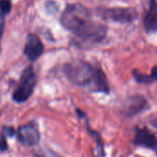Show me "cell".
I'll return each instance as SVG.
<instances>
[{"label": "cell", "instance_id": "cell-14", "mask_svg": "<svg viewBox=\"0 0 157 157\" xmlns=\"http://www.w3.org/2000/svg\"><path fill=\"white\" fill-rule=\"evenodd\" d=\"M4 27H5V18L2 14H0V40H1L3 35Z\"/></svg>", "mask_w": 157, "mask_h": 157}, {"label": "cell", "instance_id": "cell-9", "mask_svg": "<svg viewBox=\"0 0 157 157\" xmlns=\"http://www.w3.org/2000/svg\"><path fill=\"white\" fill-rule=\"evenodd\" d=\"M146 105H147V102L142 96H140V95L131 96L127 101V104L125 106L126 115H128V116L136 115V114L141 112L145 108Z\"/></svg>", "mask_w": 157, "mask_h": 157}, {"label": "cell", "instance_id": "cell-11", "mask_svg": "<svg viewBox=\"0 0 157 157\" xmlns=\"http://www.w3.org/2000/svg\"><path fill=\"white\" fill-rule=\"evenodd\" d=\"M35 155L37 157H60L58 154L49 149H41L40 151L35 152Z\"/></svg>", "mask_w": 157, "mask_h": 157}, {"label": "cell", "instance_id": "cell-7", "mask_svg": "<svg viewBox=\"0 0 157 157\" xmlns=\"http://www.w3.org/2000/svg\"><path fill=\"white\" fill-rule=\"evenodd\" d=\"M43 52H44V45L40 38L35 34H29L24 48V53L26 56L30 60L35 61L37 58L41 56Z\"/></svg>", "mask_w": 157, "mask_h": 157}, {"label": "cell", "instance_id": "cell-4", "mask_svg": "<svg viewBox=\"0 0 157 157\" xmlns=\"http://www.w3.org/2000/svg\"><path fill=\"white\" fill-rule=\"evenodd\" d=\"M37 82V77L32 67H27L21 75V82L13 94V99L17 103H23L32 95Z\"/></svg>", "mask_w": 157, "mask_h": 157}, {"label": "cell", "instance_id": "cell-8", "mask_svg": "<svg viewBox=\"0 0 157 157\" xmlns=\"http://www.w3.org/2000/svg\"><path fill=\"white\" fill-rule=\"evenodd\" d=\"M134 143L136 145L150 148V149L157 148V139L147 128L136 129Z\"/></svg>", "mask_w": 157, "mask_h": 157}, {"label": "cell", "instance_id": "cell-1", "mask_svg": "<svg viewBox=\"0 0 157 157\" xmlns=\"http://www.w3.org/2000/svg\"><path fill=\"white\" fill-rule=\"evenodd\" d=\"M60 22L66 30L87 43H100L107 34V27L94 21L88 9L78 3L66 7Z\"/></svg>", "mask_w": 157, "mask_h": 157}, {"label": "cell", "instance_id": "cell-13", "mask_svg": "<svg viewBox=\"0 0 157 157\" xmlns=\"http://www.w3.org/2000/svg\"><path fill=\"white\" fill-rule=\"evenodd\" d=\"M45 9H46V11L50 14H55L56 12H57L58 10V6L56 2L54 1H48L46 4H45Z\"/></svg>", "mask_w": 157, "mask_h": 157}, {"label": "cell", "instance_id": "cell-6", "mask_svg": "<svg viewBox=\"0 0 157 157\" xmlns=\"http://www.w3.org/2000/svg\"><path fill=\"white\" fill-rule=\"evenodd\" d=\"M143 26L147 33H157V0H149L143 16Z\"/></svg>", "mask_w": 157, "mask_h": 157}, {"label": "cell", "instance_id": "cell-3", "mask_svg": "<svg viewBox=\"0 0 157 157\" xmlns=\"http://www.w3.org/2000/svg\"><path fill=\"white\" fill-rule=\"evenodd\" d=\"M96 13L104 20L119 23H129L138 18V12L133 8H99Z\"/></svg>", "mask_w": 157, "mask_h": 157}, {"label": "cell", "instance_id": "cell-5", "mask_svg": "<svg viewBox=\"0 0 157 157\" xmlns=\"http://www.w3.org/2000/svg\"><path fill=\"white\" fill-rule=\"evenodd\" d=\"M17 138L23 145L34 146L40 140V133L34 124L29 123L19 128L17 130Z\"/></svg>", "mask_w": 157, "mask_h": 157}, {"label": "cell", "instance_id": "cell-12", "mask_svg": "<svg viewBox=\"0 0 157 157\" xmlns=\"http://www.w3.org/2000/svg\"><path fill=\"white\" fill-rule=\"evenodd\" d=\"M0 10L3 13H9L11 10V3L10 0H0Z\"/></svg>", "mask_w": 157, "mask_h": 157}, {"label": "cell", "instance_id": "cell-2", "mask_svg": "<svg viewBox=\"0 0 157 157\" xmlns=\"http://www.w3.org/2000/svg\"><path fill=\"white\" fill-rule=\"evenodd\" d=\"M63 71L75 85L87 87L95 93H109V84L102 68L94 67L85 60H74L65 64Z\"/></svg>", "mask_w": 157, "mask_h": 157}, {"label": "cell", "instance_id": "cell-10", "mask_svg": "<svg viewBox=\"0 0 157 157\" xmlns=\"http://www.w3.org/2000/svg\"><path fill=\"white\" fill-rule=\"evenodd\" d=\"M133 77L136 80V82H138L139 83H144V84L152 83L153 82L157 81V66L152 67L150 75H145V74L140 73L138 70H134Z\"/></svg>", "mask_w": 157, "mask_h": 157}]
</instances>
